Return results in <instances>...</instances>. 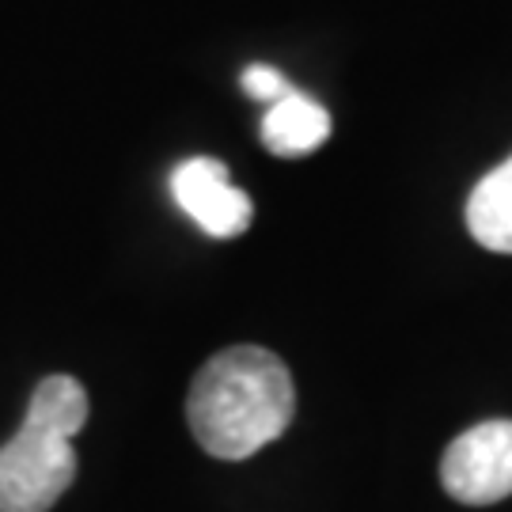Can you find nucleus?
<instances>
[{"instance_id": "f257e3e1", "label": "nucleus", "mask_w": 512, "mask_h": 512, "mask_svg": "<svg viewBox=\"0 0 512 512\" xmlns=\"http://www.w3.org/2000/svg\"><path fill=\"white\" fill-rule=\"evenodd\" d=\"M296 414V387L285 361L262 346H232L209 357L186 395L190 433L209 456L247 459L274 444Z\"/></svg>"}, {"instance_id": "f03ea898", "label": "nucleus", "mask_w": 512, "mask_h": 512, "mask_svg": "<svg viewBox=\"0 0 512 512\" xmlns=\"http://www.w3.org/2000/svg\"><path fill=\"white\" fill-rule=\"evenodd\" d=\"M73 429L27 406L19 433L0 448V512H50L73 486Z\"/></svg>"}, {"instance_id": "7ed1b4c3", "label": "nucleus", "mask_w": 512, "mask_h": 512, "mask_svg": "<svg viewBox=\"0 0 512 512\" xmlns=\"http://www.w3.org/2000/svg\"><path fill=\"white\" fill-rule=\"evenodd\" d=\"M440 482L459 505H494L512 497V421L494 418L459 433L440 459Z\"/></svg>"}, {"instance_id": "20e7f679", "label": "nucleus", "mask_w": 512, "mask_h": 512, "mask_svg": "<svg viewBox=\"0 0 512 512\" xmlns=\"http://www.w3.org/2000/svg\"><path fill=\"white\" fill-rule=\"evenodd\" d=\"M171 194L186 217L213 239L243 236L251 228L255 205L251 198L232 186L228 167L213 156H194L171 171Z\"/></svg>"}, {"instance_id": "39448f33", "label": "nucleus", "mask_w": 512, "mask_h": 512, "mask_svg": "<svg viewBox=\"0 0 512 512\" xmlns=\"http://www.w3.org/2000/svg\"><path fill=\"white\" fill-rule=\"evenodd\" d=\"M330 137V114L308 95H285L262 118V145L274 156H308Z\"/></svg>"}, {"instance_id": "423d86ee", "label": "nucleus", "mask_w": 512, "mask_h": 512, "mask_svg": "<svg viewBox=\"0 0 512 512\" xmlns=\"http://www.w3.org/2000/svg\"><path fill=\"white\" fill-rule=\"evenodd\" d=\"M467 232L494 255H512V156L467 198Z\"/></svg>"}, {"instance_id": "0eeeda50", "label": "nucleus", "mask_w": 512, "mask_h": 512, "mask_svg": "<svg viewBox=\"0 0 512 512\" xmlns=\"http://www.w3.org/2000/svg\"><path fill=\"white\" fill-rule=\"evenodd\" d=\"M239 84H243V92L251 95V99H262V103H277V99H285V95L296 92L293 84L277 73L274 65H251Z\"/></svg>"}]
</instances>
